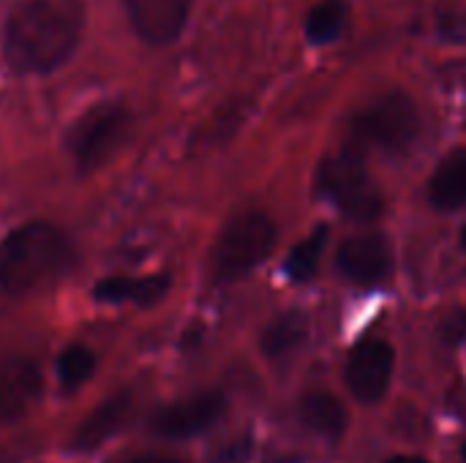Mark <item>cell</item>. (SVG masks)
Here are the masks:
<instances>
[{
  "label": "cell",
  "instance_id": "30bf717a",
  "mask_svg": "<svg viewBox=\"0 0 466 463\" xmlns=\"http://www.w3.org/2000/svg\"><path fill=\"white\" fill-rule=\"evenodd\" d=\"M123 5L134 33L153 46L177 41L191 14V0H123Z\"/></svg>",
  "mask_w": 466,
  "mask_h": 463
},
{
  "label": "cell",
  "instance_id": "3957f363",
  "mask_svg": "<svg viewBox=\"0 0 466 463\" xmlns=\"http://www.w3.org/2000/svg\"><path fill=\"white\" fill-rule=\"evenodd\" d=\"M317 188L333 207L355 221H374L385 207L382 191L366 166V156L355 145L322 158L317 169Z\"/></svg>",
  "mask_w": 466,
  "mask_h": 463
},
{
  "label": "cell",
  "instance_id": "ac0fdd59",
  "mask_svg": "<svg viewBox=\"0 0 466 463\" xmlns=\"http://www.w3.org/2000/svg\"><path fill=\"white\" fill-rule=\"evenodd\" d=\"M350 19L347 0H319L306 16V35L311 44H330L336 41Z\"/></svg>",
  "mask_w": 466,
  "mask_h": 463
},
{
  "label": "cell",
  "instance_id": "7402d4cb",
  "mask_svg": "<svg viewBox=\"0 0 466 463\" xmlns=\"http://www.w3.org/2000/svg\"><path fill=\"white\" fill-rule=\"evenodd\" d=\"M248 453H251V442L243 437V439H235L229 448H224L218 453V461L216 463H243L248 458Z\"/></svg>",
  "mask_w": 466,
  "mask_h": 463
},
{
  "label": "cell",
  "instance_id": "d6986e66",
  "mask_svg": "<svg viewBox=\"0 0 466 463\" xmlns=\"http://www.w3.org/2000/svg\"><path fill=\"white\" fill-rule=\"evenodd\" d=\"M55 374H57V382L63 390H76L82 388L85 382L93 379L96 374V355L90 347L85 344H71L60 352L57 357V366H55Z\"/></svg>",
  "mask_w": 466,
  "mask_h": 463
},
{
  "label": "cell",
  "instance_id": "8fae6325",
  "mask_svg": "<svg viewBox=\"0 0 466 463\" xmlns=\"http://www.w3.org/2000/svg\"><path fill=\"white\" fill-rule=\"evenodd\" d=\"M41 396V371L25 355L0 357V426L27 415Z\"/></svg>",
  "mask_w": 466,
  "mask_h": 463
},
{
  "label": "cell",
  "instance_id": "5bb4252c",
  "mask_svg": "<svg viewBox=\"0 0 466 463\" xmlns=\"http://www.w3.org/2000/svg\"><path fill=\"white\" fill-rule=\"evenodd\" d=\"M429 199L445 213L466 207V150H453L440 161L429 183Z\"/></svg>",
  "mask_w": 466,
  "mask_h": 463
},
{
  "label": "cell",
  "instance_id": "9a60e30c",
  "mask_svg": "<svg viewBox=\"0 0 466 463\" xmlns=\"http://www.w3.org/2000/svg\"><path fill=\"white\" fill-rule=\"evenodd\" d=\"M300 418L314 434H319L325 439H341L350 426L347 407L341 404V398H336L328 390L306 393L300 401Z\"/></svg>",
  "mask_w": 466,
  "mask_h": 463
},
{
  "label": "cell",
  "instance_id": "44dd1931",
  "mask_svg": "<svg viewBox=\"0 0 466 463\" xmlns=\"http://www.w3.org/2000/svg\"><path fill=\"white\" fill-rule=\"evenodd\" d=\"M442 338L451 344H459L466 338V311H453L445 322H442Z\"/></svg>",
  "mask_w": 466,
  "mask_h": 463
},
{
  "label": "cell",
  "instance_id": "52a82bcc",
  "mask_svg": "<svg viewBox=\"0 0 466 463\" xmlns=\"http://www.w3.org/2000/svg\"><path fill=\"white\" fill-rule=\"evenodd\" d=\"M224 409H227V398L218 390H202V393H194L188 398L161 407L150 420V431L172 442L194 439L210 431L221 420Z\"/></svg>",
  "mask_w": 466,
  "mask_h": 463
},
{
  "label": "cell",
  "instance_id": "484cf974",
  "mask_svg": "<svg viewBox=\"0 0 466 463\" xmlns=\"http://www.w3.org/2000/svg\"><path fill=\"white\" fill-rule=\"evenodd\" d=\"M461 458H464V461H466V445H464V448H461Z\"/></svg>",
  "mask_w": 466,
  "mask_h": 463
},
{
  "label": "cell",
  "instance_id": "6da1fadb",
  "mask_svg": "<svg viewBox=\"0 0 466 463\" xmlns=\"http://www.w3.org/2000/svg\"><path fill=\"white\" fill-rule=\"evenodd\" d=\"M82 0H14L3 27V57L16 74H49L79 46Z\"/></svg>",
  "mask_w": 466,
  "mask_h": 463
},
{
  "label": "cell",
  "instance_id": "d4e9b609",
  "mask_svg": "<svg viewBox=\"0 0 466 463\" xmlns=\"http://www.w3.org/2000/svg\"><path fill=\"white\" fill-rule=\"evenodd\" d=\"M461 248H466V226L464 232H461Z\"/></svg>",
  "mask_w": 466,
  "mask_h": 463
},
{
  "label": "cell",
  "instance_id": "ffe728a7",
  "mask_svg": "<svg viewBox=\"0 0 466 463\" xmlns=\"http://www.w3.org/2000/svg\"><path fill=\"white\" fill-rule=\"evenodd\" d=\"M440 33L445 38H466V11H442Z\"/></svg>",
  "mask_w": 466,
  "mask_h": 463
},
{
  "label": "cell",
  "instance_id": "9c48e42d",
  "mask_svg": "<svg viewBox=\"0 0 466 463\" xmlns=\"http://www.w3.org/2000/svg\"><path fill=\"white\" fill-rule=\"evenodd\" d=\"M336 265L344 278H350L358 287H374L382 284L393 270V246L380 232H363L352 235L341 243Z\"/></svg>",
  "mask_w": 466,
  "mask_h": 463
},
{
  "label": "cell",
  "instance_id": "7a4b0ae2",
  "mask_svg": "<svg viewBox=\"0 0 466 463\" xmlns=\"http://www.w3.org/2000/svg\"><path fill=\"white\" fill-rule=\"evenodd\" d=\"M74 265V243L49 221H27L0 240V289L35 295L60 281Z\"/></svg>",
  "mask_w": 466,
  "mask_h": 463
},
{
  "label": "cell",
  "instance_id": "cb8c5ba5",
  "mask_svg": "<svg viewBox=\"0 0 466 463\" xmlns=\"http://www.w3.org/2000/svg\"><path fill=\"white\" fill-rule=\"evenodd\" d=\"M388 463H429L426 458H420V456H396V458H390Z\"/></svg>",
  "mask_w": 466,
  "mask_h": 463
},
{
  "label": "cell",
  "instance_id": "5b68a950",
  "mask_svg": "<svg viewBox=\"0 0 466 463\" xmlns=\"http://www.w3.org/2000/svg\"><path fill=\"white\" fill-rule=\"evenodd\" d=\"M276 248V224L262 210L232 216L213 251V276L221 284L251 276Z\"/></svg>",
  "mask_w": 466,
  "mask_h": 463
},
{
  "label": "cell",
  "instance_id": "8992f818",
  "mask_svg": "<svg viewBox=\"0 0 466 463\" xmlns=\"http://www.w3.org/2000/svg\"><path fill=\"white\" fill-rule=\"evenodd\" d=\"M131 131V115L123 104L104 101L90 106L68 131L66 147L82 172L104 166L126 145Z\"/></svg>",
  "mask_w": 466,
  "mask_h": 463
},
{
  "label": "cell",
  "instance_id": "e0dca14e",
  "mask_svg": "<svg viewBox=\"0 0 466 463\" xmlns=\"http://www.w3.org/2000/svg\"><path fill=\"white\" fill-rule=\"evenodd\" d=\"M306 333H309V319H306V314H300V311H287V314L276 317V319L265 327V333H262V352H265L268 357H273V360H276V357H284V355H289L295 347L303 344Z\"/></svg>",
  "mask_w": 466,
  "mask_h": 463
},
{
  "label": "cell",
  "instance_id": "277c9868",
  "mask_svg": "<svg viewBox=\"0 0 466 463\" xmlns=\"http://www.w3.org/2000/svg\"><path fill=\"white\" fill-rule=\"evenodd\" d=\"M350 134L358 150H382V153H407L420 136V112L407 93H388L350 120Z\"/></svg>",
  "mask_w": 466,
  "mask_h": 463
},
{
  "label": "cell",
  "instance_id": "603a6c76",
  "mask_svg": "<svg viewBox=\"0 0 466 463\" xmlns=\"http://www.w3.org/2000/svg\"><path fill=\"white\" fill-rule=\"evenodd\" d=\"M120 463H186L183 458L175 456H164V453H139V456H128Z\"/></svg>",
  "mask_w": 466,
  "mask_h": 463
},
{
  "label": "cell",
  "instance_id": "4fadbf2b",
  "mask_svg": "<svg viewBox=\"0 0 466 463\" xmlns=\"http://www.w3.org/2000/svg\"><path fill=\"white\" fill-rule=\"evenodd\" d=\"M169 289L167 276H112L101 278L93 289L96 300L101 303H134V306H153Z\"/></svg>",
  "mask_w": 466,
  "mask_h": 463
},
{
  "label": "cell",
  "instance_id": "ba28073f",
  "mask_svg": "<svg viewBox=\"0 0 466 463\" xmlns=\"http://www.w3.org/2000/svg\"><path fill=\"white\" fill-rule=\"evenodd\" d=\"M396 368V352L382 338L360 341L347 363V388L363 404H377L385 398Z\"/></svg>",
  "mask_w": 466,
  "mask_h": 463
},
{
  "label": "cell",
  "instance_id": "2e32d148",
  "mask_svg": "<svg viewBox=\"0 0 466 463\" xmlns=\"http://www.w3.org/2000/svg\"><path fill=\"white\" fill-rule=\"evenodd\" d=\"M328 240H330V226L319 224L292 248V254L287 257V276L295 284H306L317 276L322 254L328 248Z\"/></svg>",
  "mask_w": 466,
  "mask_h": 463
},
{
  "label": "cell",
  "instance_id": "7c38bea8",
  "mask_svg": "<svg viewBox=\"0 0 466 463\" xmlns=\"http://www.w3.org/2000/svg\"><path fill=\"white\" fill-rule=\"evenodd\" d=\"M128 412H131L128 393H120L115 398L104 401L101 407H96L79 423V428L71 437V445L76 450H96V448H101L109 437H115L123 428V423L128 420Z\"/></svg>",
  "mask_w": 466,
  "mask_h": 463
}]
</instances>
